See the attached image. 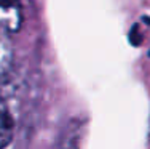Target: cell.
<instances>
[{"instance_id":"obj_1","label":"cell","mask_w":150,"mask_h":149,"mask_svg":"<svg viewBox=\"0 0 150 149\" xmlns=\"http://www.w3.org/2000/svg\"><path fill=\"white\" fill-rule=\"evenodd\" d=\"M23 11L18 0H0V34L8 35L19 31Z\"/></svg>"},{"instance_id":"obj_2","label":"cell","mask_w":150,"mask_h":149,"mask_svg":"<svg viewBox=\"0 0 150 149\" xmlns=\"http://www.w3.org/2000/svg\"><path fill=\"white\" fill-rule=\"evenodd\" d=\"M15 120L13 115L3 104H0V148L6 146L13 138Z\"/></svg>"},{"instance_id":"obj_3","label":"cell","mask_w":150,"mask_h":149,"mask_svg":"<svg viewBox=\"0 0 150 149\" xmlns=\"http://www.w3.org/2000/svg\"><path fill=\"white\" fill-rule=\"evenodd\" d=\"M11 59H13V50L10 42L5 38V35L0 34V80L5 79L6 74L11 69Z\"/></svg>"}]
</instances>
